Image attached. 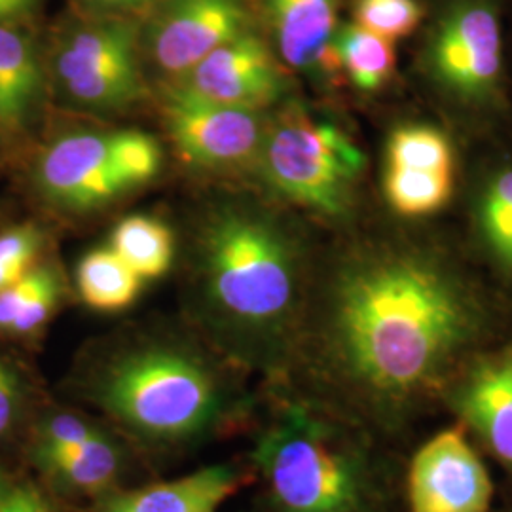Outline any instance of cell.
Segmentation results:
<instances>
[{
    "instance_id": "obj_1",
    "label": "cell",
    "mask_w": 512,
    "mask_h": 512,
    "mask_svg": "<svg viewBox=\"0 0 512 512\" xmlns=\"http://www.w3.org/2000/svg\"><path fill=\"white\" fill-rule=\"evenodd\" d=\"M501 325L492 291L420 239L351 243L313 272L285 374L399 450Z\"/></svg>"
},
{
    "instance_id": "obj_2",
    "label": "cell",
    "mask_w": 512,
    "mask_h": 512,
    "mask_svg": "<svg viewBox=\"0 0 512 512\" xmlns=\"http://www.w3.org/2000/svg\"><path fill=\"white\" fill-rule=\"evenodd\" d=\"M190 258L215 340L243 363L285 374L315 272L293 222L264 200H213L194 224Z\"/></svg>"
},
{
    "instance_id": "obj_3",
    "label": "cell",
    "mask_w": 512,
    "mask_h": 512,
    "mask_svg": "<svg viewBox=\"0 0 512 512\" xmlns=\"http://www.w3.org/2000/svg\"><path fill=\"white\" fill-rule=\"evenodd\" d=\"M255 465L274 512H399V450L300 391L260 433Z\"/></svg>"
},
{
    "instance_id": "obj_4",
    "label": "cell",
    "mask_w": 512,
    "mask_h": 512,
    "mask_svg": "<svg viewBox=\"0 0 512 512\" xmlns=\"http://www.w3.org/2000/svg\"><path fill=\"white\" fill-rule=\"evenodd\" d=\"M97 397L112 418L158 442L200 437L226 406L220 380L202 357L158 342L122 351L103 370Z\"/></svg>"
},
{
    "instance_id": "obj_5",
    "label": "cell",
    "mask_w": 512,
    "mask_h": 512,
    "mask_svg": "<svg viewBox=\"0 0 512 512\" xmlns=\"http://www.w3.org/2000/svg\"><path fill=\"white\" fill-rule=\"evenodd\" d=\"M366 156L340 124L287 103L270 112L251 175L275 202L327 220L351 215Z\"/></svg>"
},
{
    "instance_id": "obj_6",
    "label": "cell",
    "mask_w": 512,
    "mask_h": 512,
    "mask_svg": "<svg viewBox=\"0 0 512 512\" xmlns=\"http://www.w3.org/2000/svg\"><path fill=\"white\" fill-rule=\"evenodd\" d=\"M141 18L69 8L42 42L50 97L65 109L122 114L152 97L139 50Z\"/></svg>"
},
{
    "instance_id": "obj_7",
    "label": "cell",
    "mask_w": 512,
    "mask_h": 512,
    "mask_svg": "<svg viewBox=\"0 0 512 512\" xmlns=\"http://www.w3.org/2000/svg\"><path fill=\"white\" fill-rule=\"evenodd\" d=\"M162 167V145L147 131L74 129L38 150L29 179L40 202L80 217L128 198L152 183Z\"/></svg>"
},
{
    "instance_id": "obj_8",
    "label": "cell",
    "mask_w": 512,
    "mask_h": 512,
    "mask_svg": "<svg viewBox=\"0 0 512 512\" xmlns=\"http://www.w3.org/2000/svg\"><path fill=\"white\" fill-rule=\"evenodd\" d=\"M420 73L452 110L482 118L505 103L501 0H444L420 48Z\"/></svg>"
},
{
    "instance_id": "obj_9",
    "label": "cell",
    "mask_w": 512,
    "mask_h": 512,
    "mask_svg": "<svg viewBox=\"0 0 512 512\" xmlns=\"http://www.w3.org/2000/svg\"><path fill=\"white\" fill-rule=\"evenodd\" d=\"M169 143L186 167L200 173H251L270 110L222 105L160 84L154 92Z\"/></svg>"
},
{
    "instance_id": "obj_10",
    "label": "cell",
    "mask_w": 512,
    "mask_h": 512,
    "mask_svg": "<svg viewBox=\"0 0 512 512\" xmlns=\"http://www.w3.org/2000/svg\"><path fill=\"white\" fill-rule=\"evenodd\" d=\"M258 29L249 0H165L139 23L145 73L173 82L247 31Z\"/></svg>"
},
{
    "instance_id": "obj_11",
    "label": "cell",
    "mask_w": 512,
    "mask_h": 512,
    "mask_svg": "<svg viewBox=\"0 0 512 512\" xmlns=\"http://www.w3.org/2000/svg\"><path fill=\"white\" fill-rule=\"evenodd\" d=\"M494 480L463 425L423 440L404 463L406 512H490Z\"/></svg>"
},
{
    "instance_id": "obj_12",
    "label": "cell",
    "mask_w": 512,
    "mask_h": 512,
    "mask_svg": "<svg viewBox=\"0 0 512 512\" xmlns=\"http://www.w3.org/2000/svg\"><path fill=\"white\" fill-rule=\"evenodd\" d=\"M165 84L215 103L255 110L281 107L293 92L291 71L279 61L260 29L232 38L181 78Z\"/></svg>"
},
{
    "instance_id": "obj_13",
    "label": "cell",
    "mask_w": 512,
    "mask_h": 512,
    "mask_svg": "<svg viewBox=\"0 0 512 512\" xmlns=\"http://www.w3.org/2000/svg\"><path fill=\"white\" fill-rule=\"evenodd\" d=\"M442 410L512 478V342L476 355L446 391Z\"/></svg>"
},
{
    "instance_id": "obj_14",
    "label": "cell",
    "mask_w": 512,
    "mask_h": 512,
    "mask_svg": "<svg viewBox=\"0 0 512 512\" xmlns=\"http://www.w3.org/2000/svg\"><path fill=\"white\" fill-rule=\"evenodd\" d=\"M249 2L260 33L291 73L321 82H334L340 76L332 42L340 27L342 0Z\"/></svg>"
},
{
    "instance_id": "obj_15",
    "label": "cell",
    "mask_w": 512,
    "mask_h": 512,
    "mask_svg": "<svg viewBox=\"0 0 512 512\" xmlns=\"http://www.w3.org/2000/svg\"><path fill=\"white\" fill-rule=\"evenodd\" d=\"M50 99L42 42L27 23H0V135L27 139Z\"/></svg>"
},
{
    "instance_id": "obj_16",
    "label": "cell",
    "mask_w": 512,
    "mask_h": 512,
    "mask_svg": "<svg viewBox=\"0 0 512 512\" xmlns=\"http://www.w3.org/2000/svg\"><path fill=\"white\" fill-rule=\"evenodd\" d=\"M238 471L230 465L205 467L192 475L122 495L101 512H219L238 490Z\"/></svg>"
},
{
    "instance_id": "obj_17",
    "label": "cell",
    "mask_w": 512,
    "mask_h": 512,
    "mask_svg": "<svg viewBox=\"0 0 512 512\" xmlns=\"http://www.w3.org/2000/svg\"><path fill=\"white\" fill-rule=\"evenodd\" d=\"M332 48L338 74H342L357 92H378L395 73L397 55L393 42L366 31L353 21L340 23Z\"/></svg>"
},
{
    "instance_id": "obj_18",
    "label": "cell",
    "mask_w": 512,
    "mask_h": 512,
    "mask_svg": "<svg viewBox=\"0 0 512 512\" xmlns=\"http://www.w3.org/2000/svg\"><path fill=\"white\" fill-rule=\"evenodd\" d=\"M145 279L112 247H99L84 256L76 268V287L82 300L97 311L114 313L129 308Z\"/></svg>"
},
{
    "instance_id": "obj_19",
    "label": "cell",
    "mask_w": 512,
    "mask_h": 512,
    "mask_svg": "<svg viewBox=\"0 0 512 512\" xmlns=\"http://www.w3.org/2000/svg\"><path fill=\"white\" fill-rule=\"evenodd\" d=\"M475 226L484 255L512 281V164L486 177L476 198Z\"/></svg>"
},
{
    "instance_id": "obj_20",
    "label": "cell",
    "mask_w": 512,
    "mask_h": 512,
    "mask_svg": "<svg viewBox=\"0 0 512 512\" xmlns=\"http://www.w3.org/2000/svg\"><path fill=\"white\" fill-rule=\"evenodd\" d=\"M110 247L145 281L167 274L175 258L173 230L150 215L120 220L110 234Z\"/></svg>"
},
{
    "instance_id": "obj_21",
    "label": "cell",
    "mask_w": 512,
    "mask_h": 512,
    "mask_svg": "<svg viewBox=\"0 0 512 512\" xmlns=\"http://www.w3.org/2000/svg\"><path fill=\"white\" fill-rule=\"evenodd\" d=\"M38 456L55 478L80 492L109 486L120 469V454L105 435L84 444L38 448Z\"/></svg>"
},
{
    "instance_id": "obj_22",
    "label": "cell",
    "mask_w": 512,
    "mask_h": 512,
    "mask_svg": "<svg viewBox=\"0 0 512 512\" xmlns=\"http://www.w3.org/2000/svg\"><path fill=\"white\" fill-rule=\"evenodd\" d=\"M385 167L408 173H454V148L440 129L406 124L393 129L387 139Z\"/></svg>"
},
{
    "instance_id": "obj_23",
    "label": "cell",
    "mask_w": 512,
    "mask_h": 512,
    "mask_svg": "<svg viewBox=\"0 0 512 512\" xmlns=\"http://www.w3.org/2000/svg\"><path fill=\"white\" fill-rule=\"evenodd\" d=\"M384 194L389 207L406 219L439 213L454 194V173L384 171Z\"/></svg>"
},
{
    "instance_id": "obj_24",
    "label": "cell",
    "mask_w": 512,
    "mask_h": 512,
    "mask_svg": "<svg viewBox=\"0 0 512 512\" xmlns=\"http://www.w3.org/2000/svg\"><path fill=\"white\" fill-rule=\"evenodd\" d=\"M353 23L391 42L420 29L425 8L420 0H353Z\"/></svg>"
},
{
    "instance_id": "obj_25",
    "label": "cell",
    "mask_w": 512,
    "mask_h": 512,
    "mask_svg": "<svg viewBox=\"0 0 512 512\" xmlns=\"http://www.w3.org/2000/svg\"><path fill=\"white\" fill-rule=\"evenodd\" d=\"M46 236L35 224H19L0 234V291L35 268Z\"/></svg>"
},
{
    "instance_id": "obj_26",
    "label": "cell",
    "mask_w": 512,
    "mask_h": 512,
    "mask_svg": "<svg viewBox=\"0 0 512 512\" xmlns=\"http://www.w3.org/2000/svg\"><path fill=\"white\" fill-rule=\"evenodd\" d=\"M61 294H63V279H61L59 270L54 268V272L44 281V285L38 289V293L21 310L18 319L8 329V334L27 336V334L37 332L40 327H44L46 321L52 317L57 302L61 300Z\"/></svg>"
},
{
    "instance_id": "obj_27",
    "label": "cell",
    "mask_w": 512,
    "mask_h": 512,
    "mask_svg": "<svg viewBox=\"0 0 512 512\" xmlns=\"http://www.w3.org/2000/svg\"><path fill=\"white\" fill-rule=\"evenodd\" d=\"M54 264H40L29 270L18 281L0 291V330L8 332L12 323L18 319L27 302L38 293L44 281L54 272Z\"/></svg>"
},
{
    "instance_id": "obj_28",
    "label": "cell",
    "mask_w": 512,
    "mask_h": 512,
    "mask_svg": "<svg viewBox=\"0 0 512 512\" xmlns=\"http://www.w3.org/2000/svg\"><path fill=\"white\" fill-rule=\"evenodd\" d=\"M101 433L82 418L73 414H61L46 421L42 429V442L40 448H55V446H73L84 444L88 440L99 437Z\"/></svg>"
},
{
    "instance_id": "obj_29",
    "label": "cell",
    "mask_w": 512,
    "mask_h": 512,
    "mask_svg": "<svg viewBox=\"0 0 512 512\" xmlns=\"http://www.w3.org/2000/svg\"><path fill=\"white\" fill-rule=\"evenodd\" d=\"M69 2L74 10L95 14V16L143 18L165 0H69Z\"/></svg>"
},
{
    "instance_id": "obj_30",
    "label": "cell",
    "mask_w": 512,
    "mask_h": 512,
    "mask_svg": "<svg viewBox=\"0 0 512 512\" xmlns=\"http://www.w3.org/2000/svg\"><path fill=\"white\" fill-rule=\"evenodd\" d=\"M18 403V378L10 365L0 357V435H4L16 420Z\"/></svg>"
},
{
    "instance_id": "obj_31",
    "label": "cell",
    "mask_w": 512,
    "mask_h": 512,
    "mask_svg": "<svg viewBox=\"0 0 512 512\" xmlns=\"http://www.w3.org/2000/svg\"><path fill=\"white\" fill-rule=\"evenodd\" d=\"M0 512H50L42 495L31 488H18L0 499Z\"/></svg>"
},
{
    "instance_id": "obj_32",
    "label": "cell",
    "mask_w": 512,
    "mask_h": 512,
    "mask_svg": "<svg viewBox=\"0 0 512 512\" xmlns=\"http://www.w3.org/2000/svg\"><path fill=\"white\" fill-rule=\"evenodd\" d=\"M44 4L46 0H0V23H27Z\"/></svg>"
},
{
    "instance_id": "obj_33",
    "label": "cell",
    "mask_w": 512,
    "mask_h": 512,
    "mask_svg": "<svg viewBox=\"0 0 512 512\" xmlns=\"http://www.w3.org/2000/svg\"><path fill=\"white\" fill-rule=\"evenodd\" d=\"M4 145H6V143H4V139H2V135H0V154H2V150H4Z\"/></svg>"
},
{
    "instance_id": "obj_34",
    "label": "cell",
    "mask_w": 512,
    "mask_h": 512,
    "mask_svg": "<svg viewBox=\"0 0 512 512\" xmlns=\"http://www.w3.org/2000/svg\"><path fill=\"white\" fill-rule=\"evenodd\" d=\"M0 499H2V494H0Z\"/></svg>"
}]
</instances>
